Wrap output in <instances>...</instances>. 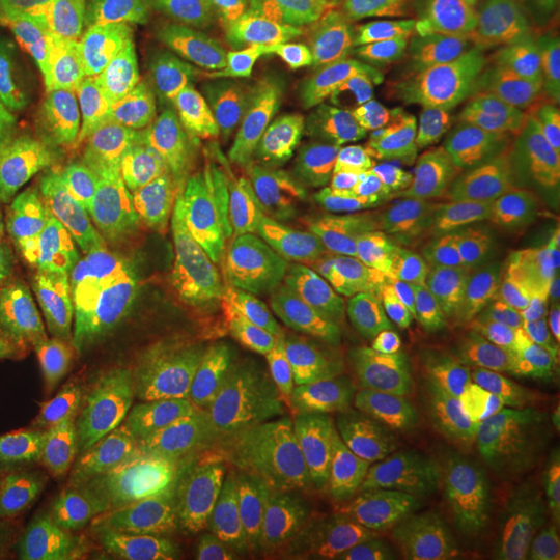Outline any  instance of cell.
<instances>
[{"instance_id": "cell-1", "label": "cell", "mask_w": 560, "mask_h": 560, "mask_svg": "<svg viewBox=\"0 0 560 560\" xmlns=\"http://www.w3.org/2000/svg\"><path fill=\"white\" fill-rule=\"evenodd\" d=\"M353 402L360 407L372 455L384 476L428 527H436L453 476L425 388L416 326L405 342L378 351Z\"/></svg>"}, {"instance_id": "cell-2", "label": "cell", "mask_w": 560, "mask_h": 560, "mask_svg": "<svg viewBox=\"0 0 560 560\" xmlns=\"http://www.w3.org/2000/svg\"><path fill=\"white\" fill-rule=\"evenodd\" d=\"M194 353L196 376L175 420L183 442L208 480L222 486L254 480L277 459L280 444L264 386L241 345Z\"/></svg>"}, {"instance_id": "cell-3", "label": "cell", "mask_w": 560, "mask_h": 560, "mask_svg": "<svg viewBox=\"0 0 560 560\" xmlns=\"http://www.w3.org/2000/svg\"><path fill=\"white\" fill-rule=\"evenodd\" d=\"M78 384L98 423L138 460L168 509L210 497V480L185 446L177 423L141 390L120 342L98 340L83 351Z\"/></svg>"}, {"instance_id": "cell-4", "label": "cell", "mask_w": 560, "mask_h": 560, "mask_svg": "<svg viewBox=\"0 0 560 560\" xmlns=\"http://www.w3.org/2000/svg\"><path fill=\"white\" fill-rule=\"evenodd\" d=\"M559 214L560 159L525 156L504 177L501 206L457 303L465 326L483 335L501 332L521 277Z\"/></svg>"}, {"instance_id": "cell-5", "label": "cell", "mask_w": 560, "mask_h": 560, "mask_svg": "<svg viewBox=\"0 0 560 560\" xmlns=\"http://www.w3.org/2000/svg\"><path fill=\"white\" fill-rule=\"evenodd\" d=\"M108 295L80 277L36 272L0 305V407H15L71 349L113 320Z\"/></svg>"}, {"instance_id": "cell-6", "label": "cell", "mask_w": 560, "mask_h": 560, "mask_svg": "<svg viewBox=\"0 0 560 560\" xmlns=\"http://www.w3.org/2000/svg\"><path fill=\"white\" fill-rule=\"evenodd\" d=\"M284 280L320 312L340 347L368 372L390 324L395 280L365 254L351 221L324 222L284 260Z\"/></svg>"}, {"instance_id": "cell-7", "label": "cell", "mask_w": 560, "mask_h": 560, "mask_svg": "<svg viewBox=\"0 0 560 560\" xmlns=\"http://www.w3.org/2000/svg\"><path fill=\"white\" fill-rule=\"evenodd\" d=\"M101 423L80 384L57 376L23 400L11 434V459L59 529L67 532L75 480L90 457Z\"/></svg>"}, {"instance_id": "cell-8", "label": "cell", "mask_w": 560, "mask_h": 560, "mask_svg": "<svg viewBox=\"0 0 560 560\" xmlns=\"http://www.w3.org/2000/svg\"><path fill=\"white\" fill-rule=\"evenodd\" d=\"M80 279L106 295L152 289L162 231L152 185L143 180L94 183L73 235Z\"/></svg>"}, {"instance_id": "cell-9", "label": "cell", "mask_w": 560, "mask_h": 560, "mask_svg": "<svg viewBox=\"0 0 560 560\" xmlns=\"http://www.w3.org/2000/svg\"><path fill=\"white\" fill-rule=\"evenodd\" d=\"M455 560H560V511L521 474H469L453 506Z\"/></svg>"}, {"instance_id": "cell-10", "label": "cell", "mask_w": 560, "mask_h": 560, "mask_svg": "<svg viewBox=\"0 0 560 560\" xmlns=\"http://www.w3.org/2000/svg\"><path fill=\"white\" fill-rule=\"evenodd\" d=\"M312 71L342 104L399 136L436 141L451 131V98L399 60L358 46H332L314 59Z\"/></svg>"}, {"instance_id": "cell-11", "label": "cell", "mask_w": 560, "mask_h": 560, "mask_svg": "<svg viewBox=\"0 0 560 560\" xmlns=\"http://www.w3.org/2000/svg\"><path fill=\"white\" fill-rule=\"evenodd\" d=\"M166 324L194 351L241 345V322L266 289L284 280V260H266L217 241L173 277Z\"/></svg>"}, {"instance_id": "cell-12", "label": "cell", "mask_w": 560, "mask_h": 560, "mask_svg": "<svg viewBox=\"0 0 560 560\" xmlns=\"http://www.w3.org/2000/svg\"><path fill=\"white\" fill-rule=\"evenodd\" d=\"M266 80V59L258 48L214 46L173 55L156 81L171 150L196 152Z\"/></svg>"}, {"instance_id": "cell-13", "label": "cell", "mask_w": 560, "mask_h": 560, "mask_svg": "<svg viewBox=\"0 0 560 560\" xmlns=\"http://www.w3.org/2000/svg\"><path fill=\"white\" fill-rule=\"evenodd\" d=\"M342 459L351 502L342 560H442L428 525L374 459L353 400L342 432Z\"/></svg>"}, {"instance_id": "cell-14", "label": "cell", "mask_w": 560, "mask_h": 560, "mask_svg": "<svg viewBox=\"0 0 560 560\" xmlns=\"http://www.w3.org/2000/svg\"><path fill=\"white\" fill-rule=\"evenodd\" d=\"M365 376L368 372L339 342H332L264 384L268 420L279 441L305 460L330 463L353 395Z\"/></svg>"}, {"instance_id": "cell-15", "label": "cell", "mask_w": 560, "mask_h": 560, "mask_svg": "<svg viewBox=\"0 0 560 560\" xmlns=\"http://www.w3.org/2000/svg\"><path fill=\"white\" fill-rule=\"evenodd\" d=\"M405 183L442 270L455 279L478 256L501 206L504 179L460 156H434L409 166Z\"/></svg>"}, {"instance_id": "cell-16", "label": "cell", "mask_w": 560, "mask_h": 560, "mask_svg": "<svg viewBox=\"0 0 560 560\" xmlns=\"http://www.w3.org/2000/svg\"><path fill=\"white\" fill-rule=\"evenodd\" d=\"M301 175L322 206H345L353 189L384 171L402 148L395 136L347 104H307L298 120Z\"/></svg>"}, {"instance_id": "cell-17", "label": "cell", "mask_w": 560, "mask_h": 560, "mask_svg": "<svg viewBox=\"0 0 560 560\" xmlns=\"http://www.w3.org/2000/svg\"><path fill=\"white\" fill-rule=\"evenodd\" d=\"M154 488L119 442L101 425L75 480L67 532L73 540L140 548L159 521Z\"/></svg>"}, {"instance_id": "cell-18", "label": "cell", "mask_w": 560, "mask_h": 560, "mask_svg": "<svg viewBox=\"0 0 560 560\" xmlns=\"http://www.w3.org/2000/svg\"><path fill=\"white\" fill-rule=\"evenodd\" d=\"M439 326L451 342L457 368V436L469 474L490 467H511L529 425L502 372L499 358L471 355L455 320L441 305Z\"/></svg>"}, {"instance_id": "cell-19", "label": "cell", "mask_w": 560, "mask_h": 560, "mask_svg": "<svg viewBox=\"0 0 560 560\" xmlns=\"http://www.w3.org/2000/svg\"><path fill=\"white\" fill-rule=\"evenodd\" d=\"M67 175L30 88L0 75V201L25 224L50 219Z\"/></svg>"}, {"instance_id": "cell-20", "label": "cell", "mask_w": 560, "mask_h": 560, "mask_svg": "<svg viewBox=\"0 0 560 560\" xmlns=\"http://www.w3.org/2000/svg\"><path fill=\"white\" fill-rule=\"evenodd\" d=\"M171 154L156 81L122 80L108 71L98 136L88 154L94 183L108 179L152 183Z\"/></svg>"}, {"instance_id": "cell-21", "label": "cell", "mask_w": 560, "mask_h": 560, "mask_svg": "<svg viewBox=\"0 0 560 560\" xmlns=\"http://www.w3.org/2000/svg\"><path fill=\"white\" fill-rule=\"evenodd\" d=\"M191 161L222 210L256 189L280 164L277 120L268 80L191 152Z\"/></svg>"}, {"instance_id": "cell-22", "label": "cell", "mask_w": 560, "mask_h": 560, "mask_svg": "<svg viewBox=\"0 0 560 560\" xmlns=\"http://www.w3.org/2000/svg\"><path fill=\"white\" fill-rule=\"evenodd\" d=\"M345 210L361 247L388 279L428 277L441 268L416 203L386 171L360 183Z\"/></svg>"}, {"instance_id": "cell-23", "label": "cell", "mask_w": 560, "mask_h": 560, "mask_svg": "<svg viewBox=\"0 0 560 560\" xmlns=\"http://www.w3.org/2000/svg\"><path fill=\"white\" fill-rule=\"evenodd\" d=\"M9 52L23 60L42 94L69 120L88 156L96 143L108 85V69L92 46L50 32H11Z\"/></svg>"}, {"instance_id": "cell-24", "label": "cell", "mask_w": 560, "mask_h": 560, "mask_svg": "<svg viewBox=\"0 0 560 560\" xmlns=\"http://www.w3.org/2000/svg\"><path fill=\"white\" fill-rule=\"evenodd\" d=\"M312 233L310 185L295 164L280 162L256 189L222 210L219 241L266 260H287Z\"/></svg>"}, {"instance_id": "cell-25", "label": "cell", "mask_w": 560, "mask_h": 560, "mask_svg": "<svg viewBox=\"0 0 560 560\" xmlns=\"http://www.w3.org/2000/svg\"><path fill=\"white\" fill-rule=\"evenodd\" d=\"M241 353L264 384L337 342L320 312L287 280L266 289L241 322Z\"/></svg>"}, {"instance_id": "cell-26", "label": "cell", "mask_w": 560, "mask_h": 560, "mask_svg": "<svg viewBox=\"0 0 560 560\" xmlns=\"http://www.w3.org/2000/svg\"><path fill=\"white\" fill-rule=\"evenodd\" d=\"M453 81L467 96L560 88V46L515 25L490 21L476 38L451 50Z\"/></svg>"}, {"instance_id": "cell-27", "label": "cell", "mask_w": 560, "mask_h": 560, "mask_svg": "<svg viewBox=\"0 0 560 560\" xmlns=\"http://www.w3.org/2000/svg\"><path fill=\"white\" fill-rule=\"evenodd\" d=\"M300 0H179L173 9L171 57L191 48H293L301 36Z\"/></svg>"}, {"instance_id": "cell-28", "label": "cell", "mask_w": 560, "mask_h": 560, "mask_svg": "<svg viewBox=\"0 0 560 560\" xmlns=\"http://www.w3.org/2000/svg\"><path fill=\"white\" fill-rule=\"evenodd\" d=\"M150 185L162 231L161 264L152 284V289H159L187 261L221 240L222 208L191 154L173 152Z\"/></svg>"}, {"instance_id": "cell-29", "label": "cell", "mask_w": 560, "mask_h": 560, "mask_svg": "<svg viewBox=\"0 0 560 560\" xmlns=\"http://www.w3.org/2000/svg\"><path fill=\"white\" fill-rule=\"evenodd\" d=\"M173 0H104L90 46L117 78L159 81L171 57Z\"/></svg>"}, {"instance_id": "cell-30", "label": "cell", "mask_w": 560, "mask_h": 560, "mask_svg": "<svg viewBox=\"0 0 560 560\" xmlns=\"http://www.w3.org/2000/svg\"><path fill=\"white\" fill-rule=\"evenodd\" d=\"M261 534L256 521L206 497L159 517L140 544V560H231Z\"/></svg>"}, {"instance_id": "cell-31", "label": "cell", "mask_w": 560, "mask_h": 560, "mask_svg": "<svg viewBox=\"0 0 560 560\" xmlns=\"http://www.w3.org/2000/svg\"><path fill=\"white\" fill-rule=\"evenodd\" d=\"M300 7L303 20L381 55H413L430 32L418 0H300Z\"/></svg>"}, {"instance_id": "cell-32", "label": "cell", "mask_w": 560, "mask_h": 560, "mask_svg": "<svg viewBox=\"0 0 560 560\" xmlns=\"http://www.w3.org/2000/svg\"><path fill=\"white\" fill-rule=\"evenodd\" d=\"M499 361L529 430L560 441V339L521 328L497 332Z\"/></svg>"}, {"instance_id": "cell-33", "label": "cell", "mask_w": 560, "mask_h": 560, "mask_svg": "<svg viewBox=\"0 0 560 560\" xmlns=\"http://www.w3.org/2000/svg\"><path fill=\"white\" fill-rule=\"evenodd\" d=\"M538 108V92L506 90L476 101L453 104V125L446 138L405 143L420 159L434 156H494L501 154L513 122L525 110Z\"/></svg>"}, {"instance_id": "cell-34", "label": "cell", "mask_w": 560, "mask_h": 560, "mask_svg": "<svg viewBox=\"0 0 560 560\" xmlns=\"http://www.w3.org/2000/svg\"><path fill=\"white\" fill-rule=\"evenodd\" d=\"M141 390L177 420L196 376V353L168 324H145L120 342Z\"/></svg>"}, {"instance_id": "cell-35", "label": "cell", "mask_w": 560, "mask_h": 560, "mask_svg": "<svg viewBox=\"0 0 560 560\" xmlns=\"http://www.w3.org/2000/svg\"><path fill=\"white\" fill-rule=\"evenodd\" d=\"M511 314L521 330L546 337L560 332V235L541 245L525 268L511 300Z\"/></svg>"}, {"instance_id": "cell-36", "label": "cell", "mask_w": 560, "mask_h": 560, "mask_svg": "<svg viewBox=\"0 0 560 560\" xmlns=\"http://www.w3.org/2000/svg\"><path fill=\"white\" fill-rule=\"evenodd\" d=\"M104 0H0L11 32H50L90 44Z\"/></svg>"}, {"instance_id": "cell-37", "label": "cell", "mask_w": 560, "mask_h": 560, "mask_svg": "<svg viewBox=\"0 0 560 560\" xmlns=\"http://www.w3.org/2000/svg\"><path fill=\"white\" fill-rule=\"evenodd\" d=\"M421 13L448 48L476 38L497 15V0H418Z\"/></svg>"}, {"instance_id": "cell-38", "label": "cell", "mask_w": 560, "mask_h": 560, "mask_svg": "<svg viewBox=\"0 0 560 560\" xmlns=\"http://www.w3.org/2000/svg\"><path fill=\"white\" fill-rule=\"evenodd\" d=\"M32 264L34 240L27 224L0 201V305L34 275Z\"/></svg>"}, {"instance_id": "cell-39", "label": "cell", "mask_w": 560, "mask_h": 560, "mask_svg": "<svg viewBox=\"0 0 560 560\" xmlns=\"http://www.w3.org/2000/svg\"><path fill=\"white\" fill-rule=\"evenodd\" d=\"M513 467L560 511V444L527 430Z\"/></svg>"}, {"instance_id": "cell-40", "label": "cell", "mask_w": 560, "mask_h": 560, "mask_svg": "<svg viewBox=\"0 0 560 560\" xmlns=\"http://www.w3.org/2000/svg\"><path fill=\"white\" fill-rule=\"evenodd\" d=\"M494 20L560 46V0H502Z\"/></svg>"}, {"instance_id": "cell-41", "label": "cell", "mask_w": 560, "mask_h": 560, "mask_svg": "<svg viewBox=\"0 0 560 560\" xmlns=\"http://www.w3.org/2000/svg\"><path fill=\"white\" fill-rule=\"evenodd\" d=\"M30 517L20 492L0 480V560H21L27 544Z\"/></svg>"}, {"instance_id": "cell-42", "label": "cell", "mask_w": 560, "mask_h": 560, "mask_svg": "<svg viewBox=\"0 0 560 560\" xmlns=\"http://www.w3.org/2000/svg\"><path fill=\"white\" fill-rule=\"evenodd\" d=\"M62 560H140V548L125 544L73 540Z\"/></svg>"}, {"instance_id": "cell-43", "label": "cell", "mask_w": 560, "mask_h": 560, "mask_svg": "<svg viewBox=\"0 0 560 560\" xmlns=\"http://www.w3.org/2000/svg\"><path fill=\"white\" fill-rule=\"evenodd\" d=\"M231 560H279L275 541L270 540L268 532L261 534L258 540L249 544L240 555H235Z\"/></svg>"}, {"instance_id": "cell-44", "label": "cell", "mask_w": 560, "mask_h": 560, "mask_svg": "<svg viewBox=\"0 0 560 560\" xmlns=\"http://www.w3.org/2000/svg\"><path fill=\"white\" fill-rule=\"evenodd\" d=\"M9 465H11V442L7 439L4 425L0 421V480H4V476L9 474Z\"/></svg>"}, {"instance_id": "cell-45", "label": "cell", "mask_w": 560, "mask_h": 560, "mask_svg": "<svg viewBox=\"0 0 560 560\" xmlns=\"http://www.w3.org/2000/svg\"><path fill=\"white\" fill-rule=\"evenodd\" d=\"M552 108L560 115V88L548 90V92H538V108Z\"/></svg>"}, {"instance_id": "cell-46", "label": "cell", "mask_w": 560, "mask_h": 560, "mask_svg": "<svg viewBox=\"0 0 560 560\" xmlns=\"http://www.w3.org/2000/svg\"><path fill=\"white\" fill-rule=\"evenodd\" d=\"M9 42H11V25L4 18L2 4H0V50H9Z\"/></svg>"}, {"instance_id": "cell-47", "label": "cell", "mask_w": 560, "mask_h": 560, "mask_svg": "<svg viewBox=\"0 0 560 560\" xmlns=\"http://www.w3.org/2000/svg\"><path fill=\"white\" fill-rule=\"evenodd\" d=\"M34 560H38V559H34Z\"/></svg>"}]
</instances>
